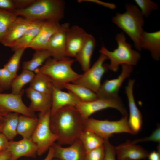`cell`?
<instances>
[{
    "instance_id": "2e32d148",
    "label": "cell",
    "mask_w": 160,
    "mask_h": 160,
    "mask_svg": "<svg viewBox=\"0 0 160 160\" xmlns=\"http://www.w3.org/2000/svg\"><path fill=\"white\" fill-rule=\"evenodd\" d=\"M87 33L77 25L69 27L66 32V54L67 57H75Z\"/></svg>"
},
{
    "instance_id": "603a6c76",
    "label": "cell",
    "mask_w": 160,
    "mask_h": 160,
    "mask_svg": "<svg viewBox=\"0 0 160 160\" xmlns=\"http://www.w3.org/2000/svg\"><path fill=\"white\" fill-rule=\"evenodd\" d=\"M141 49L150 51L152 58L157 61L160 58V31L149 32L143 31L141 35Z\"/></svg>"
},
{
    "instance_id": "836d02e7",
    "label": "cell",
    "mask_w": 160,
    "mask_h": 160,
    "mask_svg": "<svg viewBox=\"0 0 160 160\" xmlns=\"http://www.w3.org/2000/svg\"><path fill=\"white\" fill-rule=\"evenodd\" d=\"M134 1L139 9H140L144 17L146 18L149 17L152 11L159 9L157 4L150 0H135Z\"/></svg>"
},
{
    "instance_id": "83f0119b",
    "label": "cell",
    "mask_w": 160,
    "mask_h": 160,
    "mask_svg": "<svg viewBox=\"0 0 160 160\" xmlns=\"http://www.w3.org/2000/svg\"><path fill=\"white\" fill-rule=\"evenodd\" d=\"M79 139L81 141L86 153L104 145V140L93 132L84 129Z\"/></svg>"
},
{
    "instance_id": "ffe728a7",
    "label": "cell",
    "mask_w": 160,
    "mask_h": 160,
    "mask_svg": "<svg viewBox=\"0 0 160 160\" xmlns=\"http://www.w3.org/2000/svg\"><path fill=\"white\" fill-rule=\"evenodd\" d=\"M27 97L31 100L28 106L35 112H44L50 110L52 105V95L35 91L30 87L25 91Z\"/></svg>"
},
{
    "instance_id": "9a60e30c",
    "label": "cell",
    "mask_w": 160,
    "mask_h": 160,
    "mask_svg": "<svg viewBox=\"0 0 160 160\" xmlns=\"http://www.w3.org/2000/svg\"><path fill=\"white\" fill-rule=\"evenodd\" d=\"M69 27L68 23L62 24L61 29L55 34L50 39L46 50L50 53L52 58L60 60L67 57L66 35Z\"/></svg>"
},
{
    "instance_id": "5bb4252c",
    "label": "cell",
    "mask_w": 160,
    "mask_h": 160,
    "mask_svg": "<svg viewBox=\"0 0 160 160\" xmlns=\"http://www.w3.org/2000/svg\"><path fill=\"white\" fill-rule=\"evenodd\" d=\"M135 80L129 79L125 90L127 97L129 109V116L128 123L134 135L140 130L143 123L142 114L135 102L134 94L133 87Z\"/></svg>"
},
{
    "instance_id": "52a82bcc",
    "label": "cell",
    "mask_w": 160,
    "mask_h": 160,
    "mask_svg": "<svg viewBox=\"0 0 160 160\" xmlns=\"http://www.w3.org/2000/svg\"><path fill=\"white\" fill-rule=\"evenodd\" d=\"M50 110L39 113L38 124L31 138L37 146V155L39 156L48 151L57 140V136L50 127Z\"/></svg>"
},
{
    "instance_id": "8fae6325",
    "label": "cell",
    "mask_w": 160,
    "mask_h": 160,
    "mask_svg": "<svg viewBox=\"0 0 160 160\" xmlns=\"http://www.w3.org/2000/svg\"><path fill=\"white\" fill-rule=\"evenodd\" d=\"M122 71L116 78L105 80L101 86L96 94L98 98H115L119 97L120 88L124 80L129 77L133 70L132 66L121 65Z\"/></svg>"
},
{
    "instance_id": "7bdbcfd3",
    "label": "cell",
    "mask_w": 160,
    "mask_h": 160,
    "mask_svg": "<svg viewBox=\"0 0 160 160\" xmlns=\"http://www.w3.org/2000/svg\"><path fill=\"white\" fill-rule=\"evenodd\" d=\"M157 151H153L149 153L148 156L149 160H160V144L157 147Z\"/></svg>"
},
{
    "instance_id": "ba28073f",
    "label": "cell",
    "mask_w": 160,
    "mask_h": 160,
    "mask_svg": "<svg viewBox=\"0 0 160 160\" xmlns=\"http://www.w3.org/2000/svg\"><path fill=\"white\" fill-rule=\"evenodd\" d=\"M108 59L105 55L100 53L92 67L80 74L72 83L83 85L96 93L101 86L103 76L108 69V64H104Z\"/></svg>"
},
{
    "instance_id": "30bf717a",
    "label": "cell",
    "mask_w": 160,
    "mask_h": 160,
    "mask_svg": "<svg viewBox=\"0 0 160 160\" xmlns=\"http://www.w3.org/2000/svg\"><path fill=\"white\" fill-rule=\"evenodd\" d=\"M22 89L17 94L0 92V110L6 113H16L30 117H37L35 112L31 110L23 102Z\"/></svg>"
},
{
    "instance_id": "681fc988",
    "label": "cell",
    "mask_w": 160,
    "mask_h": 160,
    "mask_svg": "<svg viewBox=\"0 0 160 160\" xmlns=\"http://www.w3.org/2000/svg\"><path fill=\"white\" fill-rule=\"evenodd\" d=\"M52 160H60L59 159L56 158H53Z\"/></svg>"
},
{
    "instance_id": "ac0fdd59",
    "label": "cell",
    "mask_w": 160,
    "mask_h": 160,
    "mask_svg": "<svg viewBox=\"0 0 160 160\" xmlns=\"http://www.w3.org/2000/svg\"><path fill=\"white\" fill-rule=\"evenodd\" d=\"M33 21L18 16L12 24L0 43L5 47H11L23 35Z\"/></svg>"
},
{
    "instance_id": "4316f807",
    "label": "cell",
    "mask_w": 160,
    "mask_h": 160,
    "mask_svg": "<svg viewBox=\"0 0 160 160\" xmlns=\"http://www.w3.org/2000/svg\"><path fill=\"white\" fill-rule=\"evenodd\" d=\"M20 114L16 113H10L4 116V125L2 133L9 140H12L17 135V127Z\"/></svg>"
},
{
    "instance_id": "8d00e7d4",
    "label": "cell",
    "mask_w": 160,
    "mask_h": 160,
    "mask_svg": "<svg viewBox=\"0 0 160 160\" xmlns=\"http://www.w3.org/2000/svg\"><path fill=\"white\" fill-rule=\"evenodd\" d=\"M151 141L160 143V127L159 125H158L157 128L150 136L135 139L131 142L134 144H136L139 143Z\"/></svg>"
},
{
    "instance_id": "e575fe53",
    "label": "cell",
    "mask_w": 160,
    "mask_h": 160,
    "mask_svg": "<svg viewBox=\"0 0 160 160\" xmlns=\"http://www.w3.org/2000/svg\"><path fill=\"white\" fill-rule=\"evenodd\" d=\"M15 77L5 68H0V86L4 90L11 88L12 82Z\"/></svg>"
},
{
    "instance_id": "5b68a950",
    "label": "cell",
    "mask_w": 160,
    "mask_h": 160,
    "mask_svg": "<svg viewBox=\"0 0 160 160\" xmlns=\"http://www.w3.org/2000/svg\"><path fill=\"white\" fill-rule=\"evenodd\" d=\"M115 40L118 46L113 51H109L103 45L99 50L100 53L104 55L110 60V63L108 64V69L116 72L120 65H136L141 58L140 54L133 49L132 45L126 41L124 33L117 34Z\"/></svg>"
},
{
    "instance_id": "4fadbf2b",
    "label": "cell",
    "mask_w": 160,
    "mask_h": 160,
    "mask_svg": "<svg viewBox=\"0 0 160 160\" xmlns=\"http://www.w3.org/2000/svg\"><path fill=\"white\" fill-rule=\"evenodd\" d=\"M67 147L54 143V158L60 160H84L86 152L81 141L78 139Z\"/></svg>"
},
{
    "instance_id": "1f68e13d",
    "label": "cell",
    "mask_w": 160,
    "mask_h": 160,
    "mask_svg": "<svg viewBox=\"0 0 160 160\" xmlns=\"http://www.w3.org/2000/svg\"><path fill=\"white\" fill-rule=\"evenodd\" d=\"M18 17L13 12L0 9V42L12 24Z\"/></svg>"
},
{
    "instance_id": "f35d334b",
    "label": "cell",
    "mask_w": 160,
    "mask_h": 160,
    "mask_svg": "<svg viewBox=\"0 0 160 160\" xmlns=\"http://www.w3.org/2000/svg\"><path fill=\"white\" fill-rule=\"evenodd\" d=\"M0 9L12 12L17 10L13 0H0Z\"/></svg>"
},
{
    "instance_id": "f546056e",
    "label": "cell",
    "mask_w": 160,
    "mask_h": 160,
    "mask_svg": "<svg viewBox=\"0 0 160 160\" xmlns=\"http://www.w3.org/2000/svg\"><path fill=\"white\" fill-rule=\"evenodd\" d=\"M51 57V55L50 53L46 50H36L31 60L23 62V70L34 72Z\"/></svg>"
},
{
    "instance_id": "7402d4cb",
    "label": "cell",
    "mask_w": 160,
    "mask_h": 160,
    "mask_svg": "<svg viewBox=\"0 0 160 160\" xmlns=\"http://www.w3.org/2000/svg\"><path fill=\"white\" fill-rule=\"evenodd\" d=\"M95 44L96 41L94 36L88 33L75 57L84 72L90 68L91 57Z\"/></svg>"
},
{
    "instance_id": "484cf974",
    "label": "cell",
    "mask_w": 160,
    "mask_h": 160,
    "mask_svg": "<svg viewBox=\"0 0 160 160\" xmlns=\"http://www.w3.org/2000/svg\"><path fill=\"white\" fill-rule=\"evenodd\" d=\"M63 87L72 93L81 102H89L98 98L96 93L80 84L68 83L64 84Z\"/></svg>"
},
{
    "instance_id": "74e56055",
    "label": "cell",
    "mask_w": 160,
    "mask_h": 160,
    "mask_svg": "<svg viewBox=\"0 0 160 160\" xmlns=\"http://www.w3.org/2000/svg\"><path fill=\"white\" fill-rule=\"evenodd\" d=\"M104 146L105 153L103 160H116L115 147L110 143L108 139L104 140Z\"/></svg>"
},
{
    "instance_id": "f907efd6",
    "label": "cell",
    "mask_w": 160,
    "mask_h": 160,
    "mask_svg": "<svg viewBox=\"0 0 160 160\" xmlns=\"http://www.w3.org/2000/svg\"><path fill=\"white\" fill-rule=\"evenodd\" d=\"M123 160H131V159H125Z\"/></svg>"
},
{
    "instance_id": "44dd1931",
    "label": "cell",
    "mask_w": 160,
    "mask_h": 160,
    "mask_svg": "<svg viewBox=\"0 0 160 160\" xmlns=\"http://www.w3.org/2000/svg\"><path fill=\"white\" fill-rule=\"evenodd\" d=\"M52 105L50 109L51 116L58 110L66 106H74L80 100L71 92L63 91L54 87L52 94Z\"/></svg>"
},
{
    "instance_id": "b9f144b4",
    "label": "cell",
    "mask_w": 160,
    "mask_h": 160,
    "mask_svg": "<svg viewBox=\"0 0 160 160\" xmlns=\"http://www.w3.org/2000/svg\"><path fill=\"white\" fill-rule=\"evenodd\" d=\"M9 140L1 132H0V153L7 149Z\"/></svg>"
},
{
    "instance_id": "4dcf8cb0",
    "label": "cell",
    "mask_w": 160,
    "mask_h": 160,
    "mask_svg": "<svg viewBox=\"0 0 160 160\" xmlns=\"http://www.w3.org/2000/svg\"><path fill=\"white\" fill-rule=\"evenodd\" d=\"M35 75L33 72L23 70L21 73L17 75L12 82L11 88L12 93L15 94L20 93L25 85L31 82Z\"/></svg>"
},
{
    "instance_id": "ab89813d",
    "label": "cell",
    "mask_w": 160,
    "mask_h": 160,
    "mask_svg": "<svg viewBox=\"0 0 160 160\" xmlns=\"http://www.w3.org/2000/svg\"><path fill=\"white\" fill-rule=\"evenodd\" d=\"M36 0H13L17 10L26 8L33 4Z\"/></svg>"
},
{
    "instance_id": "d6a6232c",
    "label": "cell",
    "mask_w": 160,
    "mask_h": 160,
    "mask_svg": "<svg viewBox=\"0 0 160 160\" xmlns=\"http://www.w3.org/2000/svg\"><path fill=\"white\" fill-rule=\"evenodd\" d=\"M25 49L20 48L15 51V52L8 62L4 66L5 68L15 76L18 70L21 57Z\"/></svg>"
},
{
    "instance_id": "e0dca14e",
    "label": "cell",
    "mask_w": 160,
    "mask_h": 160,
    "mask_svg": "<svg viewBox=\"0 0 160 160\" xmlns=\"http://www.w3.org/2000/svg\"><path fill=\"white\" fill-rule=\"evenodd\" d=\"M7 149L11 155V160H17L23 156L34 158L37 155V146L31 139L9 141Z\"/></svg>"
},
{
    "instance_id": "6da1fadb",
    "label": "cell",
    "mask_w": 160,
    "mask_h": 160,
    "mask_svg": "<svg viewBox=\"0 0 160 160\" xmlns=\"http://www.w3.org/2000/svg\"><path fill=\"white\" fill-rule=\"evenodd\" d=\"M86 119L75 106H64L51 116L50 126L57 138L58 144L70 145L85 129Z\"/></svg>"
},
{
    "instance_id": "7a4b0ae2",
    "label": "cell",
    "mask_w": 160,
    "mask_h": 160,
    "mask_svg": "<svg viewBox=\"0 0 160 160\" xmlns=\"http://www.w3.org/2000/svg\"><path fill=\"white\" fill-rule=\"evenodd\" d=\"M125 7L126 11L116 13L112 18V21L128 36L136 49L140 51L141 35L144 31V16L136 5L126 3Z\"/></svg>"
},
{
    "instance_id": "d4e9b609",
    "label": "cell",
    "mask_w": 160,
    "mask_h": 160,
    "mask_svg": "<svg viewBox=\"0 0 160 160\" xmlns=\"http://www.w3.org/2000/svg\"><path fill=\"white\" fill-rule=\"evenodd\" d=\"M38 117H33L20 114L17 127V134L23 138L31 139L37 127Z\"/></svg>"
},
{
    "instance_id": "9c48e42d",
    "label": "cell",
    "mask_w": 160,
    "mask_h": 160,
    "mask_svg": "<svg viewBox=\"0 0 160 160\" xmlns=\"http://www.w3.org/2000/svg\"><path fill=\"white\" fill-rule=\"evenodd\" d=\"M76 107L85 119L96 112L109 108L116 109L123 116L128 115L127 110L119 97L115 98H98L87 102L80 101Z\"/></svg>"
},
{
    "instance_id": "c3c4849f",
    "label": "cell",
    "mask_w": 160,
    "mask_h": 160,
    "mask_svg": "<svg viewBox=\"0 0 160 160\" xmlns=\"http://www.w3.org/2000/svg\"><path fill=\"white\" fill-rule=\"evenodd\" d=\"M4 89L0 86V92L3 91Z\"/></svg>"
},
{
    "instance_id": "ee69618b",
    "label": "cell",
    "mask_w": 160,
    "mask_h": 160,
    "mask_svg": "<svg viewBox=\"0 0 160 160\" xmlns=\"http://www.w3.org/2000/svg\"><path fill=\"white\" fill-rule=\"evenodd\" d=\"M11 154L7 149L0 153V160H11Z\"/></svg>"
},
{
    "instance_id": "f6af8a7d",
    "label": "cell",
    "mask_w": 160,
    "mask_h": 160,
    "mask_svg": "<svg viewBox=\"0 0 160 160\" xmlns=\"http://www.w3.org/2000/svg\"><path fill=\"white\" fill-rule=\"evenodd\" d=\"M53 158V149L52 146L49 149L47 155L43 160H52Z\"/></svg>"
},
{
    "instance_id": "d590c367",
    "label": "cell",
    "mask_w": 160,
    "mask_h": 160,
    "mask_svg": "<svg viewBox=\"0 0 160 160\" xmlns=\"http://www.w3.org/2000/svg\"><path fill=\"white\" fill-rule=\"evenodd\" d=\"M105 153L103 145L87 153L84 160H103Z\"/></svg>"
},
{
    "instance_id": "8992f818",
    "label": "cell",
    "mask_w": 160,
    "mask_h": 160,
    "mask_svg": "<svg viewBox=\"0 0 160 160\" xmlns=\"http://www.w3.org/2000/svg\"><path fill=\"white\" fill-rule=\"evenodd\" d=\"M85 129L93 132L104 140H108L115 133H127L134 135L129 126L128 115L123 116L116 121L89 118L85 120Z\"/></svg>"
},
{
    "instance_id": "d6986e66",
    "label": "cell",
    "mask_w": 160,
    "mask_h": 160,
    "mask_svg": "<svg viewBox=\"0 0 160 160\" xmlns=\"http://www.w3.org/2000/svg\"><path fill=\"white\" fill-rule=\"evenodd\" d=\"M115 148L118 160H141L147 158L149 154L142 147L132 143L129 140Z\"/></svg>"
},
{
    "instance_id": "277c9868",
    "label": "cell",
    "mask_w": 160,
    "mask_h": 160,
    "mask_svg": "<svg viewBox=\"0 0 160 160\" xmlns=\"http://www.w3.org/2000/svg\"><path fill=\"white\" fill-rule=\"evenodd\" d=\"M66 57L60 60L51 57L34 72L43 73L49 79L55 87L62 89L64 84L73 82L80 76L72 68L75 61Z\"/></svg>"
},
{
    "instance_id": "60d3db41",
    "label": "cell",
    "mask_w": 160,
    "mask_h": 160,
    "mask_svg": "<svg viewBox=\"0 0 160 160\" xmlns=\"http://www.w3.org/2000/svg\"><path fill=\"white\" fill-rule=\"evenodd\" d=\"M78 1L79 2L85 1L95 3L111 9H114L116 7V5L113 3L105 2L98 0H79Z\"/></svg>"
},
{
    "instance_id": "7c38bea8",
    "label": "cell",
    "mask_w": 160,
    "mask_h": 160,
    "mask_svg": "<svg viewBox=\"0 0 160 160\" xmlns=\"http://www.w3.org/2000/svg\"><path fill=\"white\" fill-rule=\"evenodd\" d=\"M62 27L59 22L48 20L44 22L38 35L28 46L36 50H46L52 36Z\"/></svg>"
},
{
    "instance_id": "f1b7e54d",
    "label": "cell",
    "mask_w": 160,
    "mask_h": 160,
    "mask_svg": "<svg viewBox=\"0 0 160 160\" xmlns=\"http://www.w3.org/2000/svg\"><path fill=\"white\" fill-rule=\"evenodd\" d=\"M35 73L29 87L37 91L52 95L54 87L49 79L43 73L40 72Z\"/></svg>"
},
{
    "instance_id": "7dc6e473",
    "label": "cell",
    "mask_w": 160,
    "mask_h": 160,
    "mask_svg": "<svg viewBox=\"0 0 160 160\" xmlns=\"http://www.w3.org/2000/svg\"><path fill=\"white\" fill-rule=\"evenodd\" d=\"M7 113H6L0 110V119H3L4 116Z\"/></svg>"
},
{
    "instance_id": "bcb514c9",
    "label": "cell",
    "mask_w": 160,
    "mask_h": 160,
    "mask_svg": "<svg viewBox=\"0 0 160 160\" xmlns=\"http://www.w3.org/2000/svg\"><path fill=\"white\" fill-rule=\"evenodd\" d=\"M4 118V117H3ZM4 119H0V132H1L4 125Z\"/></svg>"
},
{
    "instance_id": "cb8c5ba5",
    "label": "cell",
    "mask_w": 160,
    "mask_h": 160,
    "mask_svg": "<svg viewBox=\"0 0 160 160\" xmlns=\"http://www.w3.org/2000/svg\"><path fill=\"white\" fill-rule=\"evenodd\" d=\"M44 21H33L22 36L10 48L14 51L20 48H27L38 35Z\"/></svg>"
},
{
    "instance_id": "3957f363",
    "label": "cell",
    "mask_w": 160,
    "mask_h": 160,
    "mask_svg": "<svg viewBox=\"0 0 160 160\" xmlns=\"http://www.w3.org/2000/svg\"><path fill=\"white\" fill-rule=\"evenodd\" d=\"M65 3L62 0H36L25 9L13 12L18 16L32 21L52 20L59 22L64 16Z\"/></svg>"
}]
</instances>
